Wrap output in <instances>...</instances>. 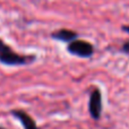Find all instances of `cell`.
Instances as JSON below:
<instances>
[{
	"label": "cell",
	"mask_w": 129,
	"mask_h": 129,
	"mask_svg": "<svg viewBox=\"0 0 129 129\" xmlns=\"http://www.w3.org/2000/svg\"><path fill=\"white\" fill-rule=\"evenodd\" d=\"M102 94L99 88H94L89 95V102H88V111L91 114L92 119L99 120L102 114Z\"/></svg>",
	"instance_id": "obj_3"
},
{
	"label": "cell",
	"mask_w": 129,
	"mask_h": 129,
	"mask_svg": "<svg viewBox=\"0 0 129 129\" xmlns=\"http://www.w3.org/2000/svg\"><path fill=\"white\" fill-rule=\"evenodd\" d=\"M121 50H122V52H125V53L129 54V41H127V42L123 43L122 47H121Z\"/></svg>",
	"instance_id": "obj_6"
},
{
	"label": "cell",
	"mask_w": 129,
	"mask_h": 129,
	"mask_svg": "<svg viewBox=\"0 0 129 129\" xmlns=\"http://www.w3.org/2000/svg\"><path fill=\"white\" fill-rule=\"evenodd\" d=\"M69 53L74 54L76 57H80V58H91L94 53V45L92 43L87 42L84 40H76L71 41L68 43L67 47Z\"/></svg>",
	"instance_id": "obj_2"
},
{
	"label": "cell",
	"mask_w": 129,
	"mask_h": 129,
	"mask_svg": "<svg viewBox=\"0 0 129 129\" xmlns=\"http://www.w3.org/2000/svg\"><path fill=\"white\" fill-rule=\"evenodd\" d=\"M51 38L54 39V40L61 41V42H68L70 43L71 41L76 40L78 38V34L76 32L71 31V29H67V28H61L58 29V31L53 32L51 34Z\"/></svg>",
	"instance_id": "obj_5"
},
{
	"label": "cell",
	"mask_w": 129,
	"mask_h": 129,
	"mask_svg": "<svg viewBox=\"0 0 129 129\" xmlns=\"http://www.w3.org/2000/svg\"><path fill=\"white\" fill-rule=\"evenodd\" d=\"M121 29H122L125 33L129 34V25H122V26H121Z\"/></svg>",
	"instance_id": "obj_7"
},
{
	"label": "cell",
	"mask_w": 129,
	"mask_h": 129,
	"mask_svg": "<svg viewBox=\"0 0 129 129\" xmlns=\"http://www.w3.org/2000/svg\"><path fill=\"white\" fill-rule=\"evenodd\" d=\"M0 129H5V128H2V127H0Z\"/></svg>",
	"instance_id": "obj_8"
},
{
	"label": "cell",
	"mask_w": 129,
	"mask_h": 129,
	"mask_svg": "<svg viewBox=\"0 0 129 129\" xmlns=\"http://www.w3.org/2000/svg\"><path fill=\"white\" fill-rule=\"evenodd\" d=\"M11 114L15 117L16 119L19 120V122L22 123V126L24 127V129H39L36 122L33 120L31 116L27 112L23 111V110H13Z\"/></svg>",
	"instance_id": "obj_4"
},
{
	"label": "cell",
	"mask_w": 129,
	"mask_h": 129,
	"mask_svg": "<svg viewBox=\"0 0 129 129\" xmlns=\"http://www.w3.org/2000/svg\"><path fill=\"white\" fill-rule=\"evenodd\" d=\"M35 60L34 54H24L16 53L8 44L0 39V62L6 66H25L29 64Z\"/></svg>",
	"instance_id": "obj_1"
}]
</instances>
